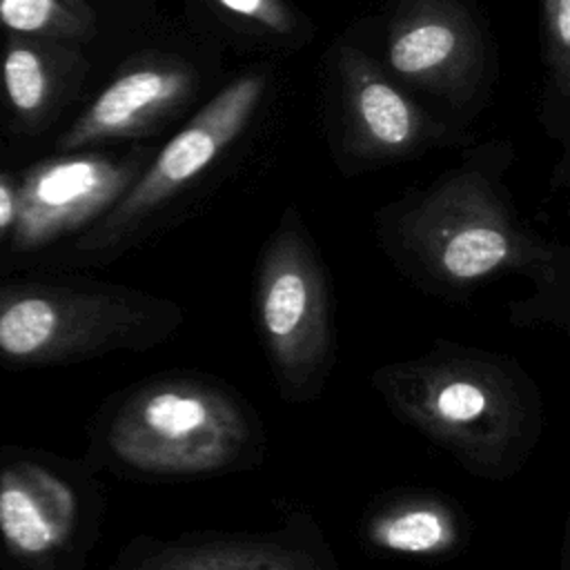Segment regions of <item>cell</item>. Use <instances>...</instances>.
Here are the masks:
<instances>
[{
    "instance_id": "1",
    "label": "cell",
    "mask_w": 570,
    "mask_h": 570,
    "mask_svg": "<svg viewBox=\"0 0 570 570\" xmlns=\"http://www.w3.org/2000/svg\"><path fill=\"white\" fill-rule=\"evenodd\" d=\"M383 245L419 289L443 298L523 274L534 289L508 305L512 325L552 323L568 332V249L521 225L483 174L456 171L432 185L385 220Z\"/></svg>"
},
{
    "instance_id": "2",
    "label": "cell",
    "mask_w": 570,
    "mask_h": 570,
    "mask_svg": "<svg viewBox=\"0 0 570 570\" xmlns=\"http://www.w3.org/2000/svg\"><path fill=\"white\" fill-rule=\"evenodd\" d=\"M370 387L401 423L488 481L521 472L543 434L537 381L508 354L483 347L436 341L376 367Z\"/></svg>"
},
{
    "instance_id": "3",
    "label": "cell",
    "mask_w": 570,
    "mask_h": 570,
    "mask_svg": "<svg viewBox=\"0 0 570 570\" xmlns=\"http://www.w3.org/2000/svg\"><path fill=\"white\" fill-rule=\"evenodd\" d=\"M254 405L203 372L156 374L109 396L89 423L85 463L131 479H200L263 463Z\"/></svg>"
},
{
    "instance_id": "4",
    "label": "cell",
    "mask_w": 570,
    "mask_h": 570,
    "mask_svg": "<svg viewBox=\"0 0 570 570\" xmlns=\"http://www.w3.org/2000/svg\"><path fill=\"white\" fill-rule=\"evenodd\" d=\"M183 307L129 285L69 272L0 276V367L73 365L147 352L180 332Z\"/></svg>"
},
{
    "instance_id": "5",
    "label": "cell",
    "mask_w": 570,
    "mask_h": 570,
    "mask_svg": "<svg viewBox=\"0 0 570 570\" xmlns=\"http://www.w3.org/2000/svg\"><path fill=\"white\" fill-rule=\"evenodd\" d=\"M263 94L265 73L252 71L229 82L142 167L131 187L102 218L78 234L67 249L49 254L36 267L40 272H71L118 258L240 136Z\"/></svg>"
},
{
    "instance_id": "6",
    "label": "cell",
    "mask_w": 570,
    "mask_h": 570,
    "mask_svg": "<svg viewBox=\"0 0 570 570\" xmlns=\"http://www.w3.org/2000/svg\"><path fill=\"white\" fill-rule=\"evenodd\" d=\"M254 301L281 399L314 401L334 367L336 338L327 272L296 209L281 216L261 252Z\"/></svg>"
},
{
    "instance_id": "7",
    "label": "cell",
    "mask_w": 570,
    "mask_h": 570,
    "mask_svg": "<svg viewBox=\"0 0 570 570\" xmlns=\"http://www.w3.org/2000/svg\"><path fill=\"white\" fill-rule=\"evenodd\" d=\"M105 514L82 461L31 448L0 450V561L13 570H82Z\"/></svg>"
},
{
    "instance_id": "8",
    "label": "cell",
    "mask_w": 570,
    "mask_h": 570,
    "mask_svg": "<svg viewBox=\"0 0 570 570\" xmlns=\"http://www.w3.org/2000/svg\"><path fill=\"white\" fill-rule=\"evenodd\" d=\"M145 167V151L127 158L71 154L31 165L18 178V218L7 258L24 267L65 238L102 218Z\"/></svg>"
},
{
    "instance_id": "9",
    "label": "cell",
    "mask_w": 570,
    "mask_h": 570,
    "mask_svg": "<svg viewBox=\"0 0 570 570\" xmlns=\"http://www.w3.org/2000/svg\"><path fill=\"white\" fill-rule=\"evenodd\" d=\"M111 570H341L321 523L292 510L269 530H198L178 537H134Z\"/></svg>"
},
{
    "instance_id": "10",
    "label": "cell",
    "mask_w": 570,
    "mask_h": 570,
    "mask_svg": "<svg viewBox=\"0 0 570 570\" xmlns=\"http://www.w3.org/2000/svg\"><path fill=\"white\" fill-rule=\"evenodd\" d=\"M481 40L452 0H414L387 36V62L407 82L463 96L481 73Z\"/></svg>"
},
{
    "instance_id": "11",
    "label": "cell",
    "mask_w": 570,
    "mask_h": 570,
    "mask_svg": "<svg viewBox=\"0 0 570 570\" xmlns=\"http://www.w3.org/2000/svg\"><path fill=\"white\" fill-rule=\"evenodd\" d=\"M196 76L180 62H140L116 76L58 138L60 151L138 138L158 129L194 94Z\"/></svg>"
},
{
    "instance_id": "12",
    "label": "cell",
    "mask_w": 570,
    "mask_h": 570,
    "mask_svg": "<svg viewBox=\"0 0 570 570\" xmlns=\"http://www.w3.org/2000/svg\"><path fill=\"white\" fill-rule=\"evenodd\" d=\"M345 111L354 147L365 158L410 154L428 134L425 116L361 51L341 58Z\"/></svg>"
},
{
    "instance_id": "13",
    "label": "cell",
    "mask_w": 570,
    "mask_h": 570,
    "mask_svg": "<svg viewBox=\"0 0 570 570\" xmlns=\"http://www.w3.org/2000/svg\"><path fill=\"white\" fill-rule=\"evenodd\" d=\"M365 541L381 552L439 559L468 541V519L461 508L430 490H405L381 499L363 517Z\"/></svg>"
},
{
    "instance_id": "14",
    "label": "cell",
    "mask_w": 570,
    "mask_h": 570,
    "mask_svg": "<svg viewBox=\"0 0 570 570\" xmlns=\"http://www.w3.org/2000/svg\"><path fill=\"white\" fill-rule=\"evenodd\" d=\"M76 71L78 56L62 47V40L13 33L4 45L0 80L20 125H47Z\"/></svg>"
},
{
    "instance_id": "15",
    "label": "cell",
    "mask_w": 570,
    "mask_h": 570,
    "mask_svg": "<svg viewBox=\"0 0 570 570\" xmlns=\"http://www.w3.org/2000/svg\"><path fill=\"white\" fill-rule=\"evenodd\" d=\"M0 24L22 36L87 40L96 18L78 13L65 0H0Z\"/></svg>"
},
{
    "instance_id": "16",
    "label": "cell",
    "mask_w": 570,
    "mask_h": 570,
    "mask_svg": "<svg viewBox=\"0 0 570 570\" xmlns=\"http://www.w3.org/2000/svg\"><path fill=\"white\" fill-rule=\"evenodd\" d=\"M541 13L552 87L566 98L570 87V0H541Z\"/></svg>"
},
{
    "instance_id": "17",
    "label": "cell",
    "mask_w": 570,
    "mask_h": 570,
    "mask_svg": "<svg viewBox=\"0 0 570 570\" xmlns=\"http://www.w3.org/2000/svg\"><path fill=\"white\" fill-rule=\"evenodd\" d=\"M223 9L243 20H249L265 31L274 33H292L296 27V18L292 9L283 0H216Z\"/></svg>"
},
{
    "instance_id": "18",
    "label": "cell",
    "mask_w": 570,
    "mask_h": 570,
    "mask_svg": "<svg viewBox=\"0 0 570 570\" xmlns=\"http://www.w3.org/2000/svg\"><path fill=\"white\" fill-rule=\"evenodd\" d=\"M18 218V178L0 171V247H7Z\"/></svg>"
},
{
    "instance_id": "19",
    "label": "cell",
    "mask_w": 570,
    "mask_h": 570,
    "mask_svg": "<svg viewBox=\"0 0 570 570\" xmlns=\"http://www.w3.org/2000/svg\"><path fill=\"white\" fill-rule=\"evenodd\" d=\"M71 9H76L78 13H82V16H87V18H96L94 16V9L87 4V0H65Z\"/></svg>"
}]
</instances>
